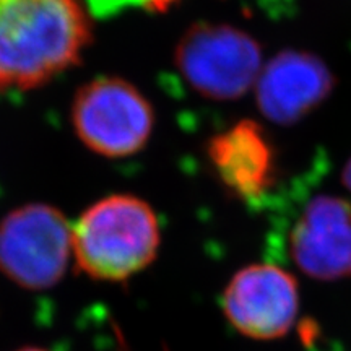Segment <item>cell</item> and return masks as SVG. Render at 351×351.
Returning <instances> with one entry per match:
<instances>
[{"label":"cell","mask_w":351,"mask_h":351,"mask_svg":"<svg viewBox=\"0 0 351 351\" xmlns=\"http://www.w3.org/2000/svg\"><path fill=\"white\" fill-rule=\"evenodd\" d=\"M72 256V225L51 205H23L0 221V271L21 288L56 287Z\"/></svg>","instance_id":"5b68a950"},{"label":"cell","mask_w":351,"mask_h":351,"mask_svg":"<svg viewBox=\"0 0 351 351\" xmlns=\"http://www.w3.org/2000/svg\"><path fill=\"white\" fill-rule=\"evenodd\" d=\"M262 46L251 33L228 23H195L174 49V64L195 93L234 101L254 90L263 67Z\"/></svg>","instance_id":"3957f363"},{"label":"cell","mask_w":351,"mask_h":351,"mask_svg":"<svg viewBox=\"0 0 351 351\" xmlns=\"http://www.w3.org/2000/svg\"><path fill=\"white\" fill-rule=\"evenodd\" d=\"M221 307L231 326L244 337L280 339L296 320L298 282L274 263H252L232 275L223 291Z\"/></svg>","instance_id":"8992f818"},{"label":"cell","mask_w":351,"mask_h":351,"mask_svg":"<svg viewBox=\"0 0 351 351\" xmlns=\"http://www.w3.org/2000/svg\"><path fill=\"white\" fill-rule=\"evenodd\" d=\"M207 156L223 186L241 200H258L276 182L275 145L257 121L243 119L213 135Z\"/></svg>","instance_id":"9c48e42d"},{"label":"cell","mask_w":351,"mask_h":351,"mask_svg":"<svg viewBox=\"0 0 351 351\" xmlns=\"http://www.w3.org/2000/svg\"><path fill=\"white\" fill-rule=\"evenodd\" d=\"M19 351H47V350H43V348H36V346H26V348H21Z\"/></svg>","instance_id":"7c38bea8"},{"label":"cell","mask_w":351,"mask_h":351,"mask_svg":"<svg viewBox=\"0 0 351 351\" xmlns=\"http://www.w3.org/2000/svg\"><path fill=\"white\" fill-rule=\"evenodd\" d=\"M288 252L302 274L320 282L351 276V204L320 194L306 204L289 231Z\"/></svg>","instance_id":"ba28073f"},{"label":"cell","mask_w":351,"mask_h":351,"mask_svg":"<svg viewBox=\"0 0 351 351\" xmlns=\"http://www.w3.org/2000/svg\"><path fill=\"white\" fill-rule=\"evenodd\" d=\"M341 182H343L345 189L351 194V156H350V160L345 163L343 171H341Z\"/></svg>","instance_id":"8fae6325"},{"label":"cell","mask_w":351,"mask_h":351,"mask_svg":"<svg viewBox=\"0 0 351 351\" xmlns=\"http://www.w3.org/2000/svg\"><path fill=\"white\" fill-rule=\"evenodd\" d=\"M161 243L158 217L134 195L96 202L72 226V252L83 274L99 282H125L156 258Z\"/></svg>","instance_id":"7a4b0ae2"},{"label":"cell","mask_w":351,"mask_h":351,"mask_svg":"<svg viewBox=\"0 0 351 351\" xmlns=\"http://www.w3.org/2000/svg\"><path fill=\"white\" fill-rule=\"evenodd\" d=\"M335 83L322 57L285 49L263 62L254 96L262 117L276 125H295L330 98Z\"/></svg>","instance_id":"52a82bcc"},{"label":"cell","mask_w":351,"mask_h":351,"mask_svg":"<svg viewBox=\"0 0 351 351\" xmlns=\"http://www.w3.org/2000/svg\"><path fill=\"white\" fill-rule=\"evenodd\" d=\"M90 43L82 0H0V93L44 85L75 67Z\"/></svg>","instance_id":"6da1fadb"},{"label":"cell","mask_w":351,"mask_h":351,"mask_svg":"<svg viewBox=\"0 0 351 351\" xmlns=\"http://www.w3.org/2000/svg\"><path fill=\"white\" fill-rule=\"evenodd\" d=\"M72 125L88 150L106 158L138 153L152 137V103L124 78L98 77L77 91Z\"/></svg>","instance_id":"277c9868"},{"label":"cell","mask_w":351,"mask_h":351,"mask_svg":"<svg viewBox=\"0 0 351 351\" xmlns=\"http://www.w3.org/2000/svg\"><path fill=\"white\" fill-rule=\"evenodd\" d=\"M174 0H86L91 13L99 16H109L122 12L124 8L142 5L148 10H165Z\"/></svg>","instance_id":"30bf717a"}]
</instances>
